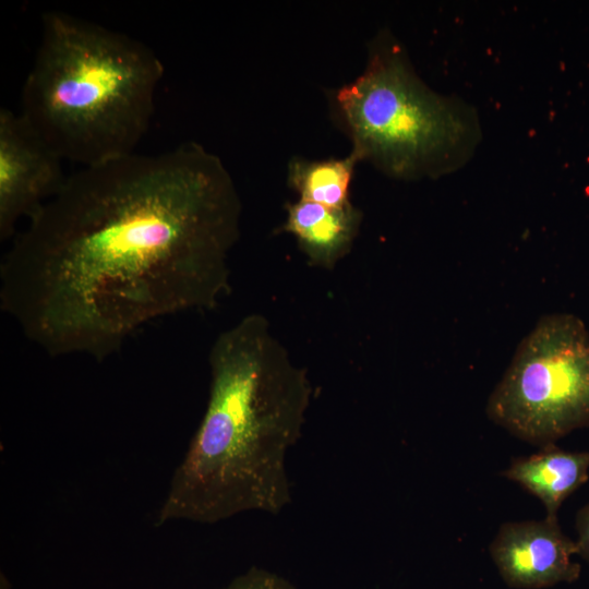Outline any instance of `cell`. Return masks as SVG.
<instances>
[{"label":"cell","mask_w":589,"mask_h":589,"mask_svg":"<svg viewBox=\"0 0 589 589\" xmlns=\"http://www.w3.org/2000/svg\"><path fill=\"white\" fill-rule=\"evenodd\" d=\"M241 212L199 143L81 167L12 238L1 310L47 354L103 361L146 324L218 305Z\"/></svg>","instance_id":"6da1fadb"},{"label":"cell","mask_w":589,"mask_h":589,"mask_svg":"<svg viewBox=\"0 0 589 589\" xmlns=\"http://www.w3.org/2000/svg\"><path fill=\"white\" fill-rule=\"evenodd\" d=\"M203 419L157 515L214 524L251 510L279 514L290 502L288 450L301 437L312 397L268 321L250 314L220 333L208 356Z\"/></svg>","instance_id":"7a4b0ae2"},{"label":"cell","mask_w":589,"mask_h":589,"mask_svg":"<svg viewBox=\"0 0 589 589\" xmlns=\"http://www.w3.org/2000/svg\"><path fill=\"white\" fill-rule=\"evenodd\" d=\"M163 76L161 60L143 41L48 11L19 113L63 160L105 163L135 153Z\"/></svg>","instance_id":"3957f363"},{"label":"cell","mask_w":589,"mask_h":589,"mask_svg":"<svg viewBox=\"0 0 589 589\" xmlns=\"http://www.w3.org/2000/svg\"><path fill=\"white\" fill-rule=\"evenodd\" d=\"M330 108L359 161L396 179L455 169L480 136L472 110L432 91L387 33L372 40L363 72L332 94Z\"/></svg>","instance_id":"277c9868"},{"label":"cell","mask_w":589,"mask_h":589,"mask_svg":"<svg viewBox=\"0 0 589 589\" xmlns=\"http://www.w3.org/2000/svg\"><path fill=\"white\" fill-rule=\"evenodd\" d=\"M488 418L544 447L589 426V333L570 313L543 315L517 346L486 404Z\"/></svg>","instance_id":"5b68a950"},{"label":"cell","mask_w":589,"mask_h":589,"mask_svg":"<svg viewBox=\"0 0 589 589\" xmlns=\"http://www.w3.org/2000/svg\"><path fill=\"white\" fill-rule=\"evenodd\" d=\"M64 160L17 112L0 110V240L12 239L62 187Z\"/></svg>","instance_id":"8992f818"},{"label":"cell","mask_w":589,"mask_h":589,"mask_svg":"<svg viewBox=\"0 0 589 589\" xmlns=\"http://www.w3.org/2000/svg\"><path fill=\"white\" fill-rule=\"evenodd\" d=\"M489 552L504 582L515 589H543L576 581L580 564L572 560L577 545L558 518L501 525Z\"/></svg>","instance_id":"52a82bcc"},{"label":"cell","mask_w":589,"mask_h":589,"mask_svg":"<svg viewBox=\"0 0 589 589\" xmlns=\"http://www.w3.org/2000/svg\"><path fill=\"white\" fill-rule=\"evenodd\" d=\"M284 230L291 233L313 266L332 269L351 250L363 214L351 203L333 208L299 200L286 205Z\"/></svg>","instance_id":"ba28073f"},{"label":"cell","mask_w":589,"mask_h":589,"mask_svg":"<svg viewBox=\"0 0 589 589\" xmlns=\"http://www.w3.org/2000/svg\"><path fill=\"white\" fill-rule=\"evenodd\" d=\"M502 476L539 498L545 517L556 519L564 501L589 478V450L568 452L551 444L514 458Z\"/></svg>","instance_id":"9c48e42d"},{"label":"cell","mask_w":589,"mask_h":589,"mask_svg":"<svg viewBox=\"0 0 589 589\" xmlns=\"http://www.w3.org/2000/svg\"><path fill=\"white\" fill-rule=\"evenodd\" d=\"M358 163L353 153L325 160L294 157L288 164V184L302 201L340 208L351 203L349 189Z\"/></svg>","instance_id":"30bf717a"},{"label":"cell","mask_w":589,"mask_h":589,"mask_svg":"<svg viewBox=\"0 0 589 589\" xmlns=\"http://www.w3.org/2000/svg\"><path fill=\"white\" fill-rule=\"evenodd\" d=\"M224 589H297L283 576L265 568L253 566L237 576Z\"/></svg>","instance_id":"8fae6325"},{"label":"cell","mask_w":589,"mask_h":589,"mask_svg":"<svg viewBox=\"0 0 589 589\" xmlns=\"http://www.w3.org/2000/svg\"><path fill=\"white\" fill-rule=\"evenodd\" d=\"M575 528L577 531V555L589 563V502L576 514Z\"/></svg>","instance_id":"7c38bea8"}]
</instances>
